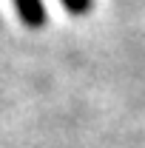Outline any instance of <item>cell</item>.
Instances as JSON below:
<instances>
[{"mask_svg": "<svg viewBox=\"0 0 145 148\" xmlns=\"http://www.w3.org/2000/svg\"><path fill=\"white\" fill-rule=\"evenodd\" d=\"M60 3H63V9H66L68 14H74V17L88 14L91 6H94V0H60Z\"/></svg>", "mask_w": 145, "mask_h": 148, "instance_id": "cell-2", "label": "cell"}, {"mask_svg": "<svg viewBox=\"0 0 145 148\" xmlns=\"http://www.w3.org/2000/svg\"><path fill=\"white\" fill-rule=\"evenodd\" d=\"M12 3L17 9V17L23 26H29V29L46 26V6H43V0H12Z\"/></svg>", "mask_w": 145, "mask_h": 148, "instance_id": "cell-1", "label": "cell"}]
</instances>
